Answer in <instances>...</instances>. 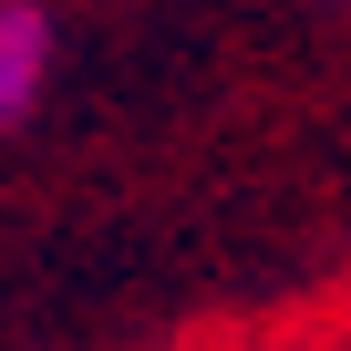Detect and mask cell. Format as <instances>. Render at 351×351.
Returning <instances> with one entry per match:
<instances>
[{"mask_svg":"<svg viewBox=\"0 0 351 351\" xmlns=\"http://www.w3.org/2000/svg\"><path fill=\"white\" fill-rule=\"evenodd\" d=\"M42 73H52V21L32 11V0H0V124L32 114Z\"/></svg>","mask_w":351,"mask_h":351,"instance_id":"6da1fadb","label":"cell"}]
</instances>
